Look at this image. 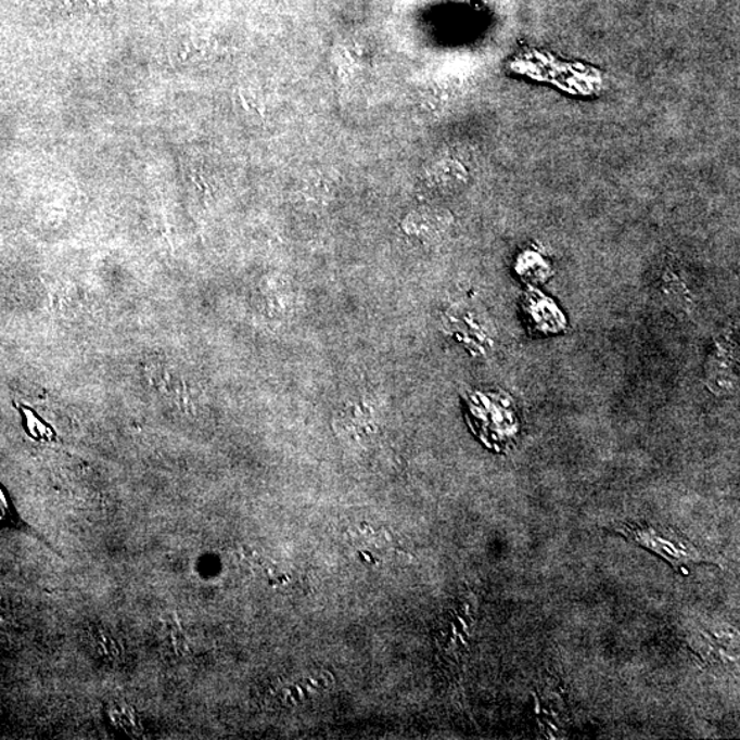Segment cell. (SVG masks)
I'll return each instance as SVG.
<instances>
[{
  "instance_id": "1",
  "label": "cell",
  "mask_w": 740,
  "mask_h": 740,
  "mask_svg": "<svg viewBox=\"0 0 740 740\" xmlns=\"http://www.w3.org/2000/svg\"><path fill=\"white\" fill-rule=\"evenodd\" d=\"M617 533L622 534L633 544L642 546L660 559L668 562L676 572L689 575L692 565L712 564L711 556L698 549L689 539L671 528L661 525L625 524L618 526Z\"/></svg>"
},
{
  "instance_id": "2",
  "label": "cell",
  "mask_w": 740,
  "mask_h": 740,
  "mask_svg": "<svg viewBox=\"0 0 740 740\" xmlns=\"http://www.w3.org/2000/svg\"><path fill=\"white\" fill-rule=\"evenodd\" d=\"M435 184L442 187L458 186L467 179V169L455 160H443L429 171Z\"/></svg>"
},
{
  "instance_id": "3",
  "label": "cell",
  "mask_w": 740,
  "mask_h": 740,
  "mask_svg": "<svg viewBox=\"0 0 740 740\" xmlns=\"http://www.w3.org/2000/svg\"><path fill=\"white\" fill-rule=\"evenodd\" d=\"M8 513H9L8 498L7 495H4L3 489L0 488V521L7 519Z\"/></svg>"
}]
</instances>
